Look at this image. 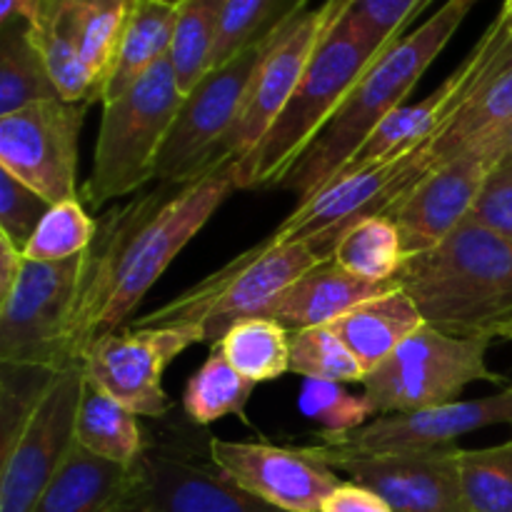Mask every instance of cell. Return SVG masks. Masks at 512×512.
I'll return each instance as SVG.
<instances>
[{
    "instance_id": "obj_9",
    "label": "cell",
    "mask_w": 512,
    "mask_h": 512,
    "mask_svg": "<svg viewBox=\"0 0 512 512\" xmlns=\"http://www.w3.org/2000/svg\"><path fill=\"white\" fill-rule=\"evenodd\" d=\"M298 18L288 20L275 33L265 35L263 40L248 45L230 60L210 68L200 83L185 93L173 130L160 153L158 170H155L158 183L183 185L198 180L200 175L213 173L210 160L238 123L265 58Z\"/></svg>"
},
{
    "instance_id": "obj_5",
    "label": "cell",
    "mask_w": 512,
    "mask_h": 512,
    "mask_svg": "<svg viewBox=\"0 0 512 512\" xmlns=\"http://www.w3.org/2000/svg\"><path fill=\"white\" fill-rule=\"evenodd\" d=\"M183 98L173 63L165 58L123 95L103 103L93 170L83 190L85 203L103 208L155 180L160 153Z\"/></svg>"
},
{
    "instance_id": "obj_28",
    "label": "cell",
    "mask_w": 512,
    "mask_h": 512,
    "mask_svg": "<svg viewBox=\"0 0 512 512\" xmlns=\"http://www.w3.org/2000/svg\"><path fill=\"white\" fill-rule=\"evenodd\" d=\"M213 348L255 385L273 383L290 373V330L270 318L240 320Z\"/></svg>"
},
{
    "instance_id": "obj_30",
    "label": "cell",
    "mask_w": 512,
    "mask_h": 512,
    "mask_svg": "<svg viewBox=\"0 0 512 512\" xmlns=\"http://www.w3.org/2000/svg\"><path fill=\"white\" fill-rule=\"evenodd\" d=\"M228 0H180L175 20L170 63L183 93L193 90L205 73L213 68L215 45Z\"/></svg>"
},
{
    "instance_id": "obj_17",
    "label": "cell",
    "mask_w": 512,
    "mask_h": 512,
    "mask_svg": "<svg viewBox=\"0 0 512 512\" xmlns=\"http://www.w3.org/2000/svg\"><path fill=\"white\" fill-rule=\"evenodd\" d=\"M210 463L235 485L285 512H320L343 480L308 448L213 438Z\"/></svg>"
},
{
    "instance_id": "obj_19",
    "label": "cell",
    "mask_w": 512,
    "mask_h": 512,
    "mask_svg": "<svg viewBox=\"0 0 512 512\" xmlns=\"http://www.w3.org/2000/svg\"><path fill=\"white\" fill-rule=\"evenodd\" d=\"M458 443L413 453L323 460L353 483L378 493L393 512H468Z\"/></svg>"
},
{
    "instance_id": "obj_37",
    "label": "cell",
    "mask_w": 512,
    "mask_h": 512,
    "mask_svg": "<svg viewBox=\"0 0 512 512\" xmlns=\"http://www.w3.org/2000/svg\"><path fill=\"white\" fill-rule=\"evenodd\" d=\"M433 0H350L340 18L358 30L373 48L388 50L403 38V30L423 13Z\"/></svg>"
},
{
    "instance_id": "obj_4",
    "label": "cell",
    "mask_w": 512,
    "mask_h": 512,
    "mask_svg": "<svg viewBox=\"0 0 512 512\" xmlns=\"http://www.w3.org/2000/svg\"><path fill=\"white\" fill-rule=\"evenodd\" d=\"M383 53L340 18L265 138L235 163L238 190L280 188Z\"/></svg>"
},
{
    "instance_id": "obj_36",
    "label": "cell",
    "mask_w": 512,
    "mask_h": 512,
    "mask_svg": "<svg viewBox=\"0 0 512 512\" xmlns=\"http://www.w3.org/2000/svg\"><path fill=\"white\" fill-rule=\"evenodd\" d=\"M298 410L330 435L363 428L370 423V418L378 415L365 393L355 395L343 383H330V380H303V388L298 393Z\"/></svg>"
},
{
    "instance_id": "obj_13",
    "label": "cell",
    "mask_w": 512,
    "mask_h": 512,
    "mask_svg": "<svg viewBox=\"0 0 512 512\" xmlns=\"http://www.w3.org/2000/svg\"><path fill=\"white\" fill-rule=\"evenodd\" d=\"M85 385L83 363L60 370L18 433L0 443V512L35 510L75 445Z\"/></svg>"
},
{
    "instance_id": "obj_42",
    "label": "cell",
    "mask_w": 512,
    "mask_h": 512,
    "mask_svg": "<svg viewBox=\"0 0 512 512\" xmlns=\"http://www.w3.org/2000/svg\"><path fill=\"white\" fill-rule=\"evenodd\" d=\"M108 512H160V508L158 503H155L153 493H150L148 480H143L128 498L120 500V503Z\"/></svg>"
},
{
    "instance_id": "obj_38",
    "label": "cell",
    "mask_w": 512,
    "mask_h": 512,
    "mask_svg": "<svg viewBox=\"0 0 512 512\" xmlns=\"http://www.w3.org/2000/svg\"><path fill=\"white\" fill-rule=\"evenodd\" d=\"M53 208L50 200L35 193L18 178L0 170V233L8 235L20 250L28 245L33 233L38 230L40 220Z\"/></svg>"
},
{
    "instance_id": "obj_45",
    "label": "cell",
    "mask_w": 512,
    "mask_h": 512,
    "mask_svg": "<svg viewBox=\"0 0 512 512\" xmlns=\"http://www.w3.org/2000/svg\"><path fill=\"white\" fill-rule=\"evenodd\" d=\"M503 163H512V125L503 130Z\"/></svg>"
},
{
    "instance_id": "obj_44",
    "label": "cell",
    "mask_w": 512,
    "mask_h": 512,
    "mask_svg": "<svg viewBox=\"0 0 512 512\" xmlns=\"http://www.w3.org/2000/svg\"><path fill=\"white\" fill-rule=\"evenodd\" d=\"M348 5H350V0H325L323 10H325V15H328L330 28H333V25L338 23L340 15H343L345 10H348Z\"/></svg>"
},
{
    "instance_id": "obj_3",
    "label": "cell",
    "mask_w": 512,
    "mask_h": 512,
    "mask_svg": "<svg viewBox=\"0 0 512 512\" xmlns=\"http://www.w3.org/2000/svg\"><path fill=\"white\" fill-rule=\"evenodd\" d=\"M478 3L480 0H448L433 18L390 45L360 78L333 123L323 130L280 188L293 190L305 200L330 183L358 153L368 135L390 113L408 105V95Z\"/></svg>"
},
{
    "instance_id": "obj_43",
    "label": "cell",
    "mask_w": 512,
    "mask_h": 512,
    "mask_svg": "<svg viewBox=\"0 0 512 512\" xmlns=\"http://www.w3.org/2000/svg\"><path fill=\"white\" fill-rule=\"evenodd\" d=\"M38 8L40 0H0V25L18 23V20L30 23Z\"/></svg>"
},
{
    "instance_id": "obj_18",
    "label": "cell",
    "mask_w": 512,
    "mask_h": 512,
    "mask_svg": "<svg viewBox=\"0 0 512 512\" xmlns=\"http://www.w3.org/2000/svg\"><path fill=\"white\" fill-rule=\"evenodd\" d=\"M330 23L323 8L305 10L288 30L283 38L275 43L255 78L253 93L240 113L238 123L228 133V138L218 145L210 170H218L223 165L240 163L253 153L255 145L265 138L270 125L275 123L288 100L298 90L300 80L308 73L320 43L328 35Z\"/></svg>"
},
{
    "instance_id": "obj_31",
    "label": "cell",
    "mask_w": 512,
    "mask_h": 512,
    "mask_svg": "<svg viewBox=\"0 0 512 512\" xmlns=\"http://www.w3.org/2000/svg\"><path fill=\"white\" fill-rule=\"evenodd\" d=\"M253 390L255 383L243 378L225 360V355L213 348L208 360L195 370L193 378L185 385L183 410L195 425L218 423L228 415H238L240 420H245Z\"/></svg>"
},
{
    "instance_id": "obj_23",
    "label": "cell",
    "mask_w": 512,
    "mask_h": 512,
    "mask_svg": "<svg viewBox=\"0 0 512 512\" xmlns=\"http://www.w3.org/2000/svg\"><path fill=\"white\" fill-rule=\"evenodd\" d=\"M423 325L425 320L418 305L408 298L403 288H398L358 305L335 320L330 328L348 345L365 373H373Z\"/></svg>"
},
{
    "instance_id": "obj_22",
    "label": "cell",
    "mask_w": 512,
    "mask_h": 512,
    "mask_svg": "<svg viewBox=\"0 0 512 512\" xmlns=\"http://www.w3.org/2000/svg\"><path fill=\"white\" fill-rule=\"evenodd\" d=\"M145 480V465L113 463L75 440L33 512H108Z\"/></svg>"
},
{
    "instance_id": "obj_40",
    "label": "cell",
    "mask_w": 512,
    "mask_h": 512,
    "mask_svg": "<svg viewBox=\"0 0 512 512\" xmlns=\"http://www.w3.org/2000/svg\"><path fill=\"white\" fill-rule=\"evenodd\" d=\"M320 512H393V508L378 493L348 480L328 495Z\"/></svg>"
},
{
    "instance_id": "obj_27",
    "label": "cell",
    "mask_w": 512,
    "mask_h": 512,
    "mask_svg": "<svg viewBox=\"0 0 512 512\" xmlns=\"http://www.w3.org/2000/svg\"><path fill=\"white\" fill-rule=\"evenodd\" d=\"M63 98L25 20L0 25V115Z\"/></svg>"
},
{
    "instance_id": "obj_6",
    "label": "cell",
    "mask_w": 512,
    "mask_h": 512,
    "mask_svg": "<svg viewBox=\"0 0 512 512\" xmlns=\"http://www.w3.org/2000/svg\"><path fill=\"white\" fill-rule=\"evenodd\" d=\"M325 263L308 240L295 243H255L238 258L230 260L218 273L208 275L153 313L130 320L133 328H160V325H203L205 343L218 345L235 323L263 318L265 310L315 265Z\"/></svg>"
},
{
    "instance_id": "obj_14",
    "label": "cell",
    "mask_w": 512,
    "mask_h": 512,
    "mask_svg": "<svg viewBox=\"0 0 512 512\" xmlns=\"http://www.w3.org/2000/svg\"><path fill=\"white\" fill-rule=\"evenodd\" d=\"M88 103L43 100L0 115V170L50 203L78 195V145Z\"/></svg>"
},
{
    "instance_id": "obj_16",
    "label": "cell",
    "mask_w": 512,
    "mask_h": 512,
    "mask_svg": "<svg viewBox=\"0 0 512 512\" xmlns=\"http://www.w3.org/2000/svg\"><path fill=\"white\" fill-rule=\"evenodd\" d=\"M503 163V133L488 135L435 165L390 213L403 235L405 253H425L443 243L473 213L480 190Z\"/></svg>"
},
{
    "instance_id": "obj_47",
    "label": "cell",
    "mask_w": 512,
    "mask_h": 512,
    "mask_svg": "<svg viewBox=\"0 0 512 512\" xmlns=\"http://www.w3.org/2000/svg\"><path fill=\"white\" fill-rule=\"evenodd\" d=\"M168 3H180V0H168Z\"/></svg>"
},
{
    "instance_id": "obj_34",
    "label": "cell",
    "mask_w": 512,
    "mask_h": 512,
    "mask_svg": "<svg viewBox=\"0 0 512 512\" xmlns=\"http://www.w3.org/2000/svg\"><path fill=\"white\" fill-rule=\"evenodd\" d=\"M95 238H98V223L88 215L83 200H63L55 203L40 220L38 230L23 248V255L40 263H60L88 253Z\"/></svg>"
},
{
    "instance_id": "obj_29",
    "label": "cell",
    "mask_w": 512,
    "mask_h": 512,
    "mask_svg": "<svg viewBox=\"0 0 512 512\" xmlns=\"http://www.w3.org/2000/svg\"><path fill=\"white\" fill-rule=\"evenodd\" d=\"M405 258L408 253H405L403 235L390 215H375L355 223L353 228L345 230L333 253V260L340 268L370 283L398 278Z\"/></svg>"
},
{
    "instance_id": "obj_7",
    "label": "cell",
    "mask_w": 512,
    "mask_h": 512,
    "mask_svg": "<svg viewBox=\"0 0 512 512\" xmlns=\"http://www.w3.org/2000/svg\"><path fill=\"white\" fill-rule=\"evenodd\" d=\"M88 253L60 263L25 258L0 300V363L65 370L80 365L73 348Z\"/></svg>"
},
{
    "instance_id": "obj_15",
    "label": "cell",
    "mask_w": 512,
    "mask_h": 512,
    "mask_svg": "<svg viewBox=\"0 0 512 512\" xmlns=\"http://www.w3.org/2000/svg\"><path fill=\"white\" fill-rule=\"evenodd\" d=\"M510 425L512 428V383L500 393L475 400H458L438 408L395 413L373 418L368 425L343 435L320 433L318 443L305 445L315 458H360L380 453H413L455 445L463 435Z\"/></svg>"
},
{
    "instance_id": "obj_24",
    "label": "cell",
    "mask_w": 512,
    "mask_h": 512,
    "mask_svg": "<svg viewBox=\"0 0 512 512\" xmlns=\"http://www.w3.org/2000/svg\"><path fill=\"white\" fill-rule=\"evenodd\" d=\"M178 20V3L168 0H135V8L120 35L113 65L105 78L100 103L115 100L138 83L160 60L170 58Z\"/></svg>"
},
{
    "instance_id": "obj_26",
    "label": "cell",
    "mask_w": 512,
    "mask_h": 512,
    "mask_svg": "<svg viewBox=\"0 0 512 512\" xmlns=\"http://www.w3.org/2000/svg\"><path fill=\"white\" fill-rule=\"evenodd\" d=\"M512 125V60L493 78L480 85L478 93L463 105L458 115L430 140L435 163L455 158L460 150L488 135L503 133Z\"/></svg>"
},
{
    "instance_id": "obj_21",
    "label": "cell",
    "mask_w": 512,
    "mask_h": 512,
    "mask_svg": "<svg viewBox=\"0 0 512 512\" xmlns=\"http://www.w3.org/2000/svg\"><path fill=\"white\" fill-rule=\"evenodd\" d=\"M398 288V280L370 283V280L350 275L335 260H325L300 275L290 288H285L280 298L265 310L263 318L275 320L290 333L320 328V325H333L335 320L343 318L358 305L393 293Z\"/></svg>"
},
{
    "instance_id": "obj_8",
    "label": "cell",
    "mask_w": 512,
    "mask_h": 512,
    "mask_svg": "<svg viewBox=\"0 0 512 512\" xmlns=\"http://www.w3.org/2000/svg\"><path fill=\"white\" fill-rule=\"evenodd\" d=\"M490 340L458 338L425 323L383 365L368 373L365 398L378 415L415 413L458 403L475 383H503L490 370Z\"/></svg>"
},
{
    "instance_id": "obj_11",
    "label": "cell",
    "mask_w": 512,
    "mask_h": 512,
    "mask_svg": "<svg viewBox=\"0 0 512 512\" xmlns=\"http://www.w3.org/2000/svg\"><path fill=\"white\" fill-rule=\"evenodd\" d=\"M135 0H40L30 35L55 88L73 103H100Z\"/></svg>"
},
{
    "instance_id": "obj_46",
    "label": "cell",
    "mask_w": 512,
    "mask_h": 512,
    "mask_svg": "<svg viewBox=\"0 0 512 512\" xmlns=\"http://www.w3.org/2000/svg\"><path fill=\"white\" fill-rule=\"evenodd\" d=\"M498 18L503 20L505 30L512 35V0H505L503 8H500V13H498Z\"/></svg>"
},
{
    "instance_id": "obj_2",
    "label": "cell",
    "mask_w": 512,
    "mask_h": 512,
    "mask_svg": "<svg viewBox=\"0 0 512 512\" xmlns=\"http://www.w3.org/2000/svg\"><path fill=\"white\" fill-rule=\"evenodd\" d=\"M395 280L433 328L512 340V240L503 235L465 220L440 245L408 255Z\"/></svg>"
},
{
    "instance_id": "obj_33",
    "label": "cell",
    "mask_w": 512,
    "mask_h": 512,
    "mask_svg": "<svg viewBox=\"0 0 512 512\" xmlns=\"http://www.w3.org/2000/svg\"><path fill=\"white\" fill-rule=\"evenodd\" d=\"M290 373L305 380L365 383L368 373L330 325L290 333Z\"/></svg>"
},
{
    "instance_id": "obj_25",
    "label": "cell",
    "mask_w": 512,
    "mask_h": 512,
    "mask_svg": "<svg viewBox=\"0 0 512 512\" xmlns=\"http://www.w3.org/2000/svg\"><path fill=\"white\" fill-rule=\"evenodd\" d=\"M75 440L90 453L103 455L128 468L143 463L148 453V440L140 428L138 415L90 383L85 385L83 400H80Z\"/></svg>"
},
{
    "instance_id": "obj_12",
    "label": "cell",
    "mask_w": 512,
    "mask_h": 512,
    "mask_svg": "<svg viewBox=\"0 0 512 512\" xmlns=\"http://www.w3.org/2000/svg\"><path fill=\"white\" fill-rule=\"evenodd\" d=\"M200 343H205V330L195 323L160 328L125 325L88 345L83 353L85 378L138 418L160 420L173 408L163 388L165 370L180 353Z\"/></svg>"
},
{
    "instance_id": "obj_41",
    "label": "cell",
    "mask_w": 512,
    "mask_h": 512,
    "mask_svg": "<svg viewBox=\"0 0 512 512\" xmlns=\"http://www.w3.org/2000/svg\"><path fill=\"white\" fill-rule=\"evenodd\" d=\"M25 255L8 235L0 233V300L8 298V293L13 290L15 280H18L20 270H23Z\"/></svg>"
},
{
    "instance_id": "obj_20",
    "label": "cell",
    "mask_w": 512,
    "mask_h": 512,
    "mask_svg": "<svg viewBox=\"0 0 512 512\" xmlns=\"http://www.w3.org/2000/svg\"><path fill=\"white\" fill-rule=\"evenodd\" d=\"M143 465L160 512H285L235 485L213 463H198L183 450L148 448Z\"/></svg>"
},
{
    "instance_id": "obj_35",
    "label": "cell",
    "mask_w": 512,
    "mask_h": 512,
    "mask_svg": "<svg viewBox=\"0 0 512 512\" xmlns=\"http://www.w3.org/2000/svg\"><path fill=\"white\" fill-rule=\"evenodd\" d=\"M460 483L468 512H512V438L480 450H460Z\"/></svg>"
},
{
    "instance_id": "obj_10",
    "label": "cell",
    "mask_w": 512,
    "mask_h": 512,
    "mask_svg": "<svg viewBox=\"0 0 512 512\" xmlns=\"http://www.w3.org/2000/svg\"><path fill=\"white\" fill-rule=\"evenodd\" d=\"M430 140L410 153L383 160L355 173L338 175L298 208L263 240L268 245L308 240L320 260H333L335 248L348 228L365 218L390 215L400 200L435 168Z\"/></svg>"
},
{
    "instance_id": "obj_1",
    "label": "cell",
    "mask_w": 512,
    "mask_h": 512,
    "mask_svg": "<svg viewBox=\"0 0 512 512\" xmlns=\"http://www.w3.org/2000/svg\"><path fill=\"white\" fill-rule=\"evenodd\" d=\"M235 190V163H230L190 183H160L153 193L105 215L88 250L75 318L73 348L80 363L93 340L130 323L150 288Z\"/></svg>"
},
{
    "instance_id": "obj_39",
    "label": "cell",
    "mask_w": 512,
    "mask_h": 512,
    "mask_svg": "<svg viewBox=\"0 0 512 512\" xmlns=\"http://www.w3.org/2000/svg\"><path fill=\"white\" fill-rule=\"evenodd\" d=\"M468 220L512 240V163L493 170Z\"/></svg>"
},
{
    "instance_id": "obj_32",
    "label": "cell",
    "mask_w": 512,
    "mask_h": 512,
    "mask_svg": "<svg viewBox=\"0 0 512 512\" xmlns=\"http://www.w3.org/2000/svg\"><path fill=\"white\" fill-rule=\"evenodd\" d=\"M308 0H228L215 45L213 68L225 63L248 45L275 33L280 25L305 13Z\"/></svg>"
}]
</instances>
